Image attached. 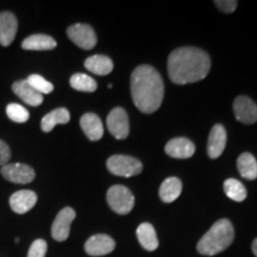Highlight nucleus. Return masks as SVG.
Here are the masks:
<instances>
[{
    "label": "nucleus",
    "mask_w": 257,
    "mask_h": 257,
    "mask_svg": "<svg viewBox=\"0 0 257 257\" xmlns=\"http://www.w3.org/2000/svg\"><path fill=\"white\" fill-rule=\"evenodd\" d=\"M211 68L210 56L194 47L179 48L168 57L169 79L176 85H187L200 81L207 76Z\"/></svg>",
    "instance_id": "nucleus-1"
},
{
    "label": "nucleus",
    "mask_w": 257,
    "mask_h": 257,
    "mask_svg": "<svg viewBox=\"0 0 257 257\" xmlns=\"http://www.w3.org/2000/svg\"><path fill=\"white\" fill-rule=\"evenodd\" d=\"M131 95L134 104L143 113L159 110L165 95V85L160 73L148 64L137 67L131 74Z\"/></svg>",
    "instance_id": "nucleus-2"
},
{
    "label": "nucleus",
    "mask_w": 257,
    "mask_h": 257,
    "mask_svg": "<svg viewBox=\"0 0 257 257\" xmlns=\"http://www.w3.org/2000/svg\"><path fill=\"white\" fill-rule=\"evenodd\" d=\"M233 238V225L230 220L220 219L212 225L211 229L201 237L197 249L201 255L214 256L229 248Z\"/></svg>",
    "instance_id": "nucleus-3"
},
{
    "label": "nucleus",
    "mask_w": 257,
    "mask_h": 257,
    "mask_svg": "<svg viewBox=\"0 0 257 257\" xmlns=\"http://www.w3.org/2000/svg\"><path fill=\"white\" fill-rule=\"evenodd\" d=\"M110 207L118 214H127L134 208L135 198L130 189L125 186L114 185L110 187L106 194Z\"/></svg>",
    "instance_id": "nucleus-4"
},
{
    "label": "nucleus",
    "mask_w": 257,
    "mask_h": 257,
    "mask_svg": "<svg viewBox=\"0 0 257 257\" xmlns=\"http://www.w3.org/2000/svg\"><path fill=\"white\" fill-rule=\"evenodd\" d=\"M107 169L113 175L123 176V178H131L138 175L143 169L141 161L126 155H113L106 162Z\"/></svg>",
    "instance_id": "nucleus-5"
},
{
    "label": "nucleus",
    "mask_w": 257,
    "mask_h": 257,
    "mask_svg": "<svg viewBox=\"0 0 257 257\" xmlns=\"http://www.w3.org/2000/svg\"><path fill=\"white\" fill-rule=\"evenodd\" d=\"M67 36L75 46L85 50H91L96 44V35L88 24H74L67 29Z\"/></svg>",
    "instance_id": "nucleus-6"
},
{
    "label": "nucleus",
    "mask_w": 257,
    "mask_h": 257,
    "mask_svg": "<svg viewBox=\"0 0 257 257\" xmlns=\"http://www.w3.org/2000/svg\"><path fill=\"white\" fill-rule=\"evenodd\" d=\"M75 211L72 207H64L61 210L51 226V236L57 242H63L69 237L70 225L75 219Z\"/></svg>",
    "instance_id": "nucleus-7"
},
{
    "label": "nucleus",
    "mask_w": 257,
    "mask_h": 257,
    "mask_svg": "<svg viewBox=\"0 0 257 257\" xmlns=\"http://www.w3.org/2000/svg\"><path fill=\"white\" fill-rule=\"evenodd\" d=\"M107 128L117 140H124L128 136V117L124 108L115 107L107 115Z\"/></svg>",
    "instance_id": "nucleus-8"
},
{
    "label": "nucleus",
    "mask_w": 257,
    "mask_h": 257,
    "mask_svg": "<svg viewBox=\"0 0 257 257\" xmlns=\"http://www.w3.org/2000/svg\"><path fill=\"white\" fill-rule=\"evenodd\" d=\"M2 175L14 184H30L35 179V170L23 163H8L2 167Z\"/></svg>",
    "instance_id": "nucleus-9"
},
{
    "label": "nucleus",
    "mask_w": 257,
    "mask_h": 257,
    "mask_svg": "<svg viewBox=\"0 0 257 257\" xmlns=\"http://www.w3.org/2000/svg\"><path fill=\"white\" fill-rule=\"evenodd\" d=\"M233 112L240 123L253 124L257 121V105L248 96H237L233 102Z\"/></svg>",
    "instance_id": "nucleus-10"
},
{
    "label": "nucleus",
    "mask_w": 257,
    "mask_h": 257,
    "mask_svg": "<svg viewBox=\"0 0 257 257\" xmlns=\"http://www.w3.org/2000/svg\"><path fill=\"white\" fill-rule=\"evenodd\" d=\"M115 248L113 238L107 234H94L85 243V251L89 256H105L112 252Z\"/></svg>",
    "instance_id": "nucleus-11"
},
{
    "label": "nucleus",
    "mask_w": 257,
    "mask_h": 257,
    "mask_svg": "<svg viewBox=\"0 0 257 257\" xmlns=\"http://www.w3.org/2000/svg\"><path fill=\"white\" fill-rule=\"evenodd\" d=\"M37 202V195L34 191L22 189L14 193L10 198V206L18 214H24L34 208Z\"/></svg>",
    "instance_id": "nucleus-12"
},
{
    "label": "nucleus",
    "mask_w": 257,
    "mask_h": 257,
    "mask_svg": "<svg viewBox=\"0 0 257 257\" xmlns=\"http://www.w3.org/2000/svg\"><path fill=\"white\" fill-rule=\"evenodd\" d=\"M18 30V21L11 12L0 14V44L3 47H9L15 40Z\"/></svg>",
    "instance_id": "nucleus-13"
},
{
    "label": "nucleus",
    "mask_w": 257,
    "mask_h": 257,
    "mask_svg": "<svg viewBox=\"0 0 257 257\" xmlns=\"http://www.w3.org/2000/svg\"><path fill=\"white\" fill-rule=\"evenodd\" d=\"M167 155L174 159H189L194 155L195 147L191 141L184 137L170 140L165 148Z\"/></svg>",
    "instance_id": "nucleus-14"
},
{
    "label": "nucleus",
    "mask_w": 257,
    "mask_h": 257,
    "mask_svg": "<svg viewBox=\"0 0 257 257\" xmlns=\"http://www.w3.org/2000/svg\"><path fill=\"white\" fill-rule=\"evenodd\" d=\"M226 131L224 126L217 124L212 127L207 142V154L211 159H218L226 146Z\"/></svg>",
    "instance_id": "nucleus-15"
},
{
    "label": "nucleus",
    "mask_w": 257,
    "mask_h": 257,
    "mask_svg": "<svg viewBox=\"0 0 257 257\" xmlns=\"http://www.w3.org/2000/svg\"><path fill=\"white\" fill-rule=\"evenodd\" d=\"M12 91L15 94L21 98L25 104L30 106H40L43 102V95L35 91L34 88L29 85L27 80H19L12 85Z\"/></svg>",
    "instance_id": "nucleus-16"
},
{
    "label": "nucleus",
    "mask_w": 257,
    "mask_h": 257,
    "mask_svg": "<svg viewBox=\"0 0 257 257\" xmlns=\"http://www.w3.org/2000/svg\"><path fill=\"white\" fill-rule=\"evenodd\" d=\"M80 125L83 133L91 141H99L104 135V126L100 118L94 113L83 114L80 119Z\"/></svg>",
    "instance_id": "nucleus-17"
},
{
    "label": "nucleus",
    "mask_w": 257,
    "mask_h": 257,
    "mask_svg": "<svg viewBox=\"0 0 257 257\" xmlns=\"http://www.w3.org/2000/svg\"><path fill=\"white\" fill-rule=\"evenodd\" d=\"M57 43L56 41L54 40L53 37L48 36V35H31L25 38L22 43V48L25 50H36V51H42V50H51L54 48H56Z\"/></svg>",
    "instance_id": "nucleus-18"
},
{
    "label": "nucleus",
    "mask_w": 257,
    "mask_h": 257,
    "mask_svg": "<svg viewBox=\"0 0 257 257\" xmlns=\"http://www.w3.org/2000/svg\"><path fill=\"white\" fill-rule=\"evenodd\" d=\"M137 238L141 245L148 251H154L159 248V239H157L156 231L154 226L149 223H142L137 227L136 231Z\"/></svg>",
    "instance_id": "nucleus-19"
},
{
    "label": "nucleus",
    "mask_w": 257,
    "mask_h": 257,
    "mask_svg": "<svg viewBox=\"0 0 257 257\" xmlns=\"http://www.w3.org/2000/svg\"><path fill=\"white\" fill-rule=\"evenodd\" d=\"M182 191V182L181 180L178 178H172L166 179L162 182L160 187V198L163 202L170 204V202L175 201L176 199L180 197Z\"/></svg>",
    "instance_id": "nucleus-20"
},
{
    "label": "nucleus",
    "mask_w": 257,
    "mask_h": 257,
    "mask_svg": "<svg viewBox=\"0 0 257 257\" xmlns=\"http://www.w3.org/2000/svg\"><path fill=\"white\" fill-rule=\"evenodd\" d=\"M86 69L96 75H108L113 69V62L105 55H93L85 61Z\"/></svg>",
    "instance_id": "nucleus-21"
},
{
    "label": "nucleus",
    "mask_w": 257,
    "mask_h": 257,
    "mask_svg": "<svg viewBox=\"0 0 257 257\" xmlns=\"http://www.w3.org/2000/svg\"><path fill=\"white\" fill-rule=\"evenodd\" d=\"M70 120L69 111L67 108H56V110L49 112L43 117L41 121V127L44 133H50L56 125L67 124Z\"/></svg>",
    "instance_id": "nucleus-22"
},
{
    "label": "nucleus",
    "mask_w": 257,
    "mask_h": 257,
    "mask_svg": "<svg viewBox=\"0 0 257 257\" xmlns=\"http://www.w3.org/2000/svg\"><path fill=\"white\" fill-rule=\"evenodd\" d=\"M237 168L240 176L246 180H255L257 178V161L251 154H240L237 160Z\"/></svg>",
    "instance_id": "nucleus-23"
},
{
    "label": "nucleus",
    "mask_w": 257,
    "mask_h": 257,
    "mask_svg": "<svg viewBox=\"0 0 257 257\" xmlns=\"http://www.w3.org/2000/svg\"><path fill=\"white\" fill-rule=\"evenodd\" d=\"M224 192L231 200L240 202L245 200L246 198V189L244 187L242 182L236 179H227L224 182Z\"/></svg>",
    "instance_id": "nucleus-24"
},
{
    "label": "nucleus",
    "mask_w": 257,
    "mask_h": 257,
    "mask_svg": "<svg viewBox=\"0 0 257 257\" xmlns=\"http://www.w3.org/2000/svg\"><path fill=\"white\" fill-rule=\"evenodd\" d=\"M70 86L74 89L80 92H94L96 88H98V85H96V81L91 76L87 75V74L82 73H76L70 78Z\"/></svg>",
    "instance_id": "nucleus-25"
},
{
    "label": "nucleus",
    "mask_w": 257,
    "mask_h": 257,
    "mask_svg": "<svg viewBox=\"0 0 257 257\" xmlns=\"http://www.w3.org/2000/svg\"><path fill=\"white\" fill-rule=\"evenodd\" d=\"M28 83L31 86L35 91L40 93V94H49L54 91V86L53 83H50L49 81H47L43 76L38 75V74H32L28 78Z\"/></svg>",
    "instance_id": "nucleus-26"
},
{
    "label": "nucleus",
    "mask_w": 257,
    "mask_h": 257,
    "mask_svg": "<svg viewBox=\"0 0 257 257\" xmlns=\"http://www.w3.org/2000/svg\"><path fill=\"white\" fill-rule=\"evenodd\" d=\"M6 114L15 123H25L30 118V113L24 106L19 104H10L6 107Z\"/></svg>",
    "instance_id": "nucleus-27"
},
{
    "label": "nucleus",
    "mask_w": 257,
    "mask_h": 257,
    "mask_svg": "<svg viewBox=\"0 0 257 257\" xmlns=\"http://www.w3.org/2000/svg\"><path fill=\"white\" fill-rule=\"evenodd\" d=\"M48 250L47 242L44 239H36L31 244L28 251V257H46Z\"/></svg>",
    "instance_id": "nucleus-28"
},
{
    "label": "nucleus",
    "mask_w": 257,
    "mask_h": 257,
    "mask_svg": "<svg viewBox=\"0 0 257 257\" xmlns=\"http://www.w3.org/2000/svg\"><path fill=\"white\" fill-rule=\"evenodd\" d=\"M214 4L217 5L218 9L225 12V14H231V12H233L236 10L238 3L236 0H216Z\"/></svg>",
    "instance_id": "nucleus-29"
},
{
    "label": "nucleus",
    "mask_w": 257,
    "mask_h": 257,
    "mask_svg": "<svg viewBox=\"0 0 257 257\" xmlns=\"http://www.w3.org/2000/svg\"><path fill=\"white\" fill-rule=\"evenodd\" d=\"M11 159V150L10 147L4 141L0 140V166L8 165V162Z\"/></svg>",
    "instance_id": "nucleus-30"
},
{
    "label": "nucleus",
    "mask_w": 257,
    "mask_h": 257,
    "mask_svg": "<svg viewBox=\"0 0 257 257\" xmlns=\"http://www.w3.org/2000/svg\"><path fill=\"white\" fill-rule=\"evenodd\" d=\"M251 249H252L253 255H255V256L257 257V238L252 242V244H251Z\"/></svg>",
    "instance_id": "nucleus-31"
}]
</instances>
